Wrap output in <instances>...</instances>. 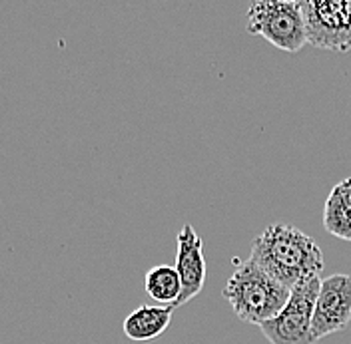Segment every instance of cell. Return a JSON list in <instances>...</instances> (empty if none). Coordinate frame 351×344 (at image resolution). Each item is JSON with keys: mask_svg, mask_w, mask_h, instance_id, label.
<instances>
[{"mask_svg": "<svg viewBox=\"0 0 351 344\" xmlns=\"http://www.w3.org/2000/svg\"><path fill=\"white\" fill-rule=\"evenodd\" d=\"M250 259L289 291L302 280L319 277L324 253L319 245L293 225L274 223L252 243Z\"/></svg>", "mask_w": 351, "mask_h": 344, "instance_id": "1", "label": "cell"}, {"mask_svg": "<svg viewBox=\"0 0 351 344\" xmlns=\"http://www.w3.org/2000/svg\"><path fill=\"white\" fill-rule=\"evenodd\" d=\"M291 291L269 277L252 259L238 265L223 287V297L232 304L241 323L258 324L271 321L285 306Z\"/></svg>", "mask_w": 351, "mask_h": 344, "instance_id": "2", "label": "cell"}, {"mask_svg": "<svg viewBox=\"0 0 351 344\" xmlns=\"http://www.w3.org/2000/svg\"><path fill=\"white\" fill-rule=\"evenodd\" d=\"M247 32L262 36L284 52H300L307 44L302 2L262 0L247 8Z\"/></svg>", "mask_w": 351, "mask_h": 344, "instance_id": "3", "label": "cell"}, {"mask_svg": "<svg viewBox=\"0 0 351 344\" xmlns=\"http://www.w3.org/2000/svg\"><path fill=\"white\" fill-rule=\"evenodd\" d=\"M319 277L302 280L291 289L285 306L271 321L263 323V336L271 344H315L311 323L319 293Z\"/></svg>", "mask_w": 351, "mask_h": 344, "instance_id": "4", "label": "cell"}, {"mask_svg": "<svg viewBox=\"0 0 351 344\" xmlns=\"http://www.w3.org/2000/svg\"><path fill=\"white\" fill-rule=\"evenodd\" d=\"M307 44L331 52L351 50V0H302Z\"/></svg>", "mask_w": 351, "mask_h": 344, "instance_id": "5", "label": "cell"}, {"mask_svg": "<svg viewBox=\"0 0 351 344\" xmlns=\"http://www.w3.org/2000/svg\"><path fill=\"white\" fill-rule=\"evenodd\" d=\"M351 321V275L337 273L322 279L311 332L315 343L328 334L343 330Z\"/></svg>", "mask_w": 351, "mask_h": 344, "instance_id": "6", "label": "cell"}, {"mask_svg": "<svg viewBox=\"0 0 351 344\" xmlns=\"http://www.w3.org/2000/svg\"><path fill=\"white\" fill-rule=\"evenodd\" d=\"M176 271L180 275L182 293L176 306H182L192 301L204 289L206 282V257H204V241L196 229L186 223L178 233V255H176Z\"/></svg>", "mask_w": 351, "mask_h": 344, "instance_id": "7", "label": "cell"}, {"mask_svg": "<svg viewBox=\"0 0 351 344\" xmlns=\"http://www.w3.org/2000/svg\"><path fill=\"white\" fill-rule=\"evenodd\" d=\"M176 306H164V304H142L136 310H132L130 315L124 321V334L136 341V343H146L154 341L158 336L164 334V330L172 323V315H174Z\"/></svg>", "mask_w": 351, "mask_h": 344, "instance_id": "8", "label": "cell"}, {"mask_svg": "<svg viewBox=\"0 0 351 344\" xmlns=\"http://www.w3.org/2000/svg\"><path fill=\"white\" fill-rule=\"evenodd\" d=\"M324 229L337 239L351 241V177L329 191L324 207Z\"/></svg>", "mask_w": 351, "mask_h": 344, "instance_id": "9", "label": "cell"}, {"mask_svg": "<svg viewBox=\"0 0 351 344\" xmlns=\"http://www.w3.org/2000/svg\"><path fill=\"white\" fill-rule=\"evenodd\" d=\"M144 289H146L148 297L156 302H164V306H170V304L176 306L180 293H182V282H180V275H178L176 267H170V265L152 267L146 273Z\"/></svg>", "mask_w": 351, "mask_h": 344, "instance_id": "10", "label": "cell"}]
</instances>
